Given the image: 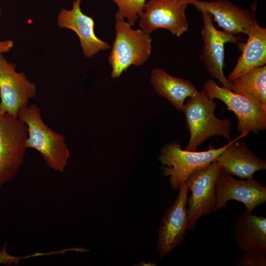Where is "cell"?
Wrapping results in <instances>:
<instances>
[{
    "instance_id": "d6986e66",
    "label": "cell",
    "mask_w": 266,
    "mask_h": 266,
    "mask_svg": "<svg viewBox=\"0 0 266 266\" xmlns=\"http://www.w3.org/2000/svg\"><path fill=\"white\" fill-rule=\"evenodd\" d=\"M233 92L249 96L266 107V66L256 67L232 82Z\"/></svg>"
},
{
    "instance_id": "52a82bcc",
    "label": "cell",
    "mask_w": 266,
    "mask_h": 266,
    "mask_svg": "<svg viewBox=\"0 0 266 266\" xmlns=\"http://www.w3.org/2000/svg\"><path fill=\"white\" fill-rule=\"evenodd\" d=\"M221 172V165L216 159L207 167L195 171L186 181L191 192L187 200L188 230L195 228L199 219L215 211L216 183Z\"/></svg>"
},
{
    "instance_id": "8992f818",
    "label": "cell",
    "mask_w": 266,
    "mask_h": 266,
    "mask_svg": "<svg viewBox=\"0 0 266 266\" xmlns=\"http://www.w3.org/2000/svg\"><path fill=\"white\" fill-rule=\"evenodd\" d=\"M203 89L209 97L222 100L227 110L235 114L238 120L237 130L241 133H258L266 130V107L257 100L219 87L212 79L204 82Z\"/></svg>"
},
{
    "instance_id": "cb8c5ba5",
    "label": "cell",
    "mask_w": 266,
    "mask_h": 266,
    "mask_svg": "<svg viewBox=\"0 0 266 266\" xmlns=\"http://www.w3.org/2000/svg\"><path fill=\"white\" fill-rule=\"evenodd\" d=\"M0 15H1V11H0Z\"/></svg>"
},
{
    "instance_id": "7a4b0ae2",
    "label": "cell",
    "mask_w": 266,
    "mask_h": 266,
    "mask_svg": "<svg viewBox=\"0 0 266 266\" xmlns=\"http://www.w3.org/2000/svg\"><path fill=\"white\" fill-rule=\"evenodd\" d=\"M216 103L203 89L196 95L188 98L182 110L190 138L186 148L196 151L210 137L221 135L231 141V122L228 119H219L214 114Z\"/></svg>"
},
{
    "instance_id": "ffe728a7",
    "label": "cell",
    "mask_w": 266,
    "mask_h": 266,
    "mask_svg": "<svg viewBox=\"0 0 266 266\" xmlns=\"http://www.w3.org/2000/svg\"><path fill=\"white\" fill-rule=\"evenodd\" d=\"M118 8L117 13L126 19L127 22L134 26L142 14L146 0H111Z\"/></svg>"
},
{
    "instance_id": "30bf717a",
    "label": "cell",
    "mask_w": 266,
    "mask_h": 266,
    "mask_svg": "<svg viewBox=\"0 0 266 266\" xmlns=\"http://www.w3.org/2000/svg\"><path fill=\"white\" fill-rule=\"evenodd\" d=\"M16 67L0 54V112L18 117L19 110L36 96L37 88Z\"/></svg>"
},
{
    "instance_id": "9c48e42d",
    "label": "cell",
    "mask_w": 266,
    "mask_h": 266,
    "mask_svg": "<svg viewBox=\"0 0 266 266\" xmlns=\"http://www.w3.org/2000/svg\"><path fill=\"white\" fill-rule=\"evenodd\" d=\"M190 0H150L146 2L138 26L150 34L158 29H165L180 36L188 30L185 10Z\"/></svg>"
},
{
    "instance_id": "5bb4252c",
    "label": "cell",
    "mask_w": 266,
    "mask_h": 266,
    "mask_svg": "<svg viewBox=\"0 0 266 266\" xmlns=\"http://www.w3.org/2000/svg\"><path fill=\"white\" fill-rule=\"evenodd\" d=\"M81 0H73L70 9H61L57 15V23L59 28L71 30L76 33L84 56L90 59L100 51L110 49L111 46L95 35L94 21L82 12Z\"/></svg>"
},
{
    "instance_id": "2e32d148",
    "label": "cell",
    "mask_w": 266,
    "mask_h": 266,
    "mask_svg": "<svg viewBox=\"0 0 266 266\" xmlns=\"http://www.w3.org/2000/svg\"><path fill=\"white\" fill-rule=\"evenodd\" d=\"M234 236L238 249L243 252H266V218L245 210L237 216Z\"/></svg>"
},
{
    "instance_id": "ba28073f",
    "label": "cell",
    "mask_w": 266,
    "mask_h": 266,
    "mask_svg": "<svg viewBox=\"0 0 266 266\" xmlns=\"http://www.w3.org/2000/svg\"><path fill=\"white\" fill-rule=\"evenodd\" d=\"M201 12L203 26L201 32L203 40L202 53L200 58L208 73L216 79L223 87L232 90L233 84L225 76V44L228 42L237 43L243 39L241 37L224 31L217 30L214 26L211 15L201 7H196Z\"/></svg>"
},
{
    "instance_id": "e0dca14e",
    "label": "cell",
    "mask_w": 266,
    "mask_h": 266,
    "mask_svg": "<svg viewBox=\"0 0 266 266\" xmlns=\"http://www.w3.org/2000/svg\"><path fill=\"white\" fill-rule=\"evenodd\" d=\"M247 35L241 55L227 78L231 82L247 72L266 65V29L259 26L256 20Z\"/></svg>"
},
{
    "instance_id": "4fadbf2b",
    "label": "cell",
    "mask_w": 266,
    "mask_h": 266,
    "mask_svg": "<svg viewBox=\"0 0 266 266\" xmlns=\"http://www.w3.org/2000/svg\"><path fill=\"white\" fill-rule=\"evenodd\" d=\"M190 4L201 7L212 16L213 20L223 31L233 35H247L254 26L256 5L251 10L236 6L228 0L202 1L190 0Z\"/></svg>"
},
{
    "instance_id": "7c38bea8",
    "label": "cell",
    "mask_w": 266,
    "mask_h": 266,
    "mask_svg": "<svg viewBox=\"0 0 266 266\" xmlns=\"http://www.w3.org/2000/svg\"><path fill=\"white\" fill-rule=\"evenodd\" d=\"M178 190L174 202L163 216L158 232L157 248L161 258L182 243L188 230L187 200L189 191L185 183Z\"/></svg>"
},
{
    "instance_id": "7402d4cb",
    "label": "cell",
    "mask_w": 266,
    "mask_h": 266,
    "mask_svg": "<svg viewBox=\"0 0 266 266\" xmlns=\"http://www.w3.org/2000/svg\"><path fill=\"white\" fill-rule=\"evenodd\" d=\"M7 246L6 243H5L0 250V265L6 266L17 265L22 259L46 255V253L37 252L26 256H13L7 252Z\"/></svg>"
},
{
    "instance_id": "9a60e30c",
    "label": "cell",
    "mask_w": 266,
    "mask_h": 266,
    "mask_svg": "<svg viewBox=\"0 0 266 266\" xmlns=\"http://www.w3.org/2000/svg\"><path fill=\"white\" fill-rule=\"evenodd\" d=\"M241 133L231 140L224 151L218 157L221 172H226L241 179L253 178L257 171L266 169V162L257 156L246 146L243 140L238 141L247 135Z\"/></svg>"
},
{
    "instance_id": "ac0fdd59",
    "label": "cell",
    "mask_w": 266,
    "mask_h": 266,
    "mask_svg": "<svg viewBox=\"0 0 266 266\" xmlns=\"http://www.w3.org/2000/svg\"><path fill=\"white\" fill-rule=\"evenodd\" d=\"M151 83L155 92L167 99L179 111L182 110L186 99L199 93L190 81L172 76L162 68L152 70Z\"/></svg>"
},
{
    "instance_id": "603a6c76",
    "label": "cell",
    "mask_w": 266,
    "mask_h": 266,
    "mask_svg": "<svg viewBox=\"0 0 266 266\" xmlns=\"http://www.w3.org/2000/svg\"><path fill=\"white\" fill-rule=\"evenodd\" d=\"M14 45V42L10 39L0 41V54L10 51Z\"/></svg>"
},
{
    "instance_id": "5b68a950",
    "label": "cell",
    "mask_w": 266,
    "mask_h": 266,
    "mask_svg": "<svg viewBox=\"0 0 266 266\" xmlns=\"http://www.w3.org/2000/svg\"><path fill=\"white\" fill-rule=\"evenodd\" d=\"M28 137L26 124L0 112V188L12 180L22 166Z\"/></svg>"
},
{
    "instance_id": "44dd1931",
    "label": "cell",
    "mask_w": 266,
    "mask_h": 266,
    "mask_svg": "<svg viewBox=\"0 0 266 266\" xmlns=\"http://www.w3.org/2000/svg\"><path fill=\"white\" fill-rule=\"evenodd\" d=\"M234 266H266V252L261 250H254L243 252Z\"/></svg>"
},
{
    "instance_id": "277c9868",
    "label": "cell",
    "mask_w": 266,
    "mask_h": 266,
    "mask_svg": "<svg viewBox=\"0 0 266 266\" xmlns=\"http://www.w3.org/2000/svg\"><path fill=\"white\" fill-rule=\"evenodd\" d=\"M229 143L218 148L210 146L207 150L200 152L184 150L176 141L165 145L159 159L164 175L169 177L171 187L178 190L193 173L207 167L215 161Z\"/></svg>"
},
{
    "instance_id": "8fae6325",
    "label": "cell",
    "mask_w": 266,
    "mask_h": 266,
    "mask_svg": "<svg viewBox=\"0 0 266 266\" xmlns=\"http://www.w3.org/2000/svg\"><path fill=\"white\" fill-rule=\"evenodd\" d=\"M215 191L214 212L225 207L231 200L243 203L250 212L266 201V187L253 178L237 180L229 173L221 172Z\"/></svg>"
},
{
    "instance_id": "6da1fadb",
    "label": "cell",
    "mask_w": 266,
    "mask_h": 266,
    "mask_svg": "<svg viewBox=\"0 0 266 266\" xmlns=\"http://www.w3.org/2000/svg\"><path fill=\"white\" fill-rule=\"evenodd\" d=\"M18 117L27 126V148L37 150L52 169L64 171L70 156L64 136L44 123L40 108L34 104L21 108Z\"/></svg>"
},
{
    "instance_id": "3957f363",
    "label": "cell",
    "mask_w": 266,
    "mask_h": 266,
    "mask_svg": "<svg viewBox=\"0 0 266 266\" xmlns=\"http://www.w3.org/2000/svg\"><path fill=\"white\" fill-rule=\"evenodd\" d=\"M115 18V37L108 57L113 78L120 77L132 65H142L149 59L152 51L150 34L140 29H133L117 12Z\"/></svg>"
}]
</instances>
